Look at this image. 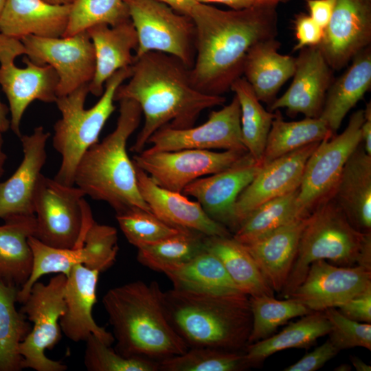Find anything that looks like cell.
Returning <instances> with one entry per match:
<instances>
[{"label":"cell","instance_id":"cell-37","mask_svg":"<svg viewBox=\"0 0 371 371\" xmlns=\"http://www.w3.org/2000/svg\"><path fill=\"white\" fill-rule=\"evenodd\" d=\"M230 91L234 93L240 109L242 139L252 157L261 161L275 113L266 111L244 77L237 78Z\"/></svg>","mask_w":371,"mask_h":371},{"label":"cell","instance_id":"cell-36","mask_svg":"<svg viewBox=\"0 0 371 371\" xmlns=\"http://www.w3.org/2000/svg\"><path fill=\"white\" fill-rule=\"evenodd\" d=\"M19 290L0 282V371L23 369L19 346L32 327L25 315L16 308Z\"/></svg>","mask_w":371,"mask_h":371},{"label":"cell","instance_id":"cell-22","mask_svg":"<svg viewBox=\"0 0 371 371\" xmlns=\"http://www.w3.org/2000/svg\"><path fill=\"white\" fill-rule=\"evenodd\" d=\"M49 137L42 126L35 128L30 135H21L23 159L12 176L0 182V218L34 215V197L47 160Z\"/></svg>","mask_w":371,"mask_h":371},{"label":"cell","instance_id":"cell-15","mask_svg":"<svg viewBox=\"0 0 371 371\" xmlns=\"http://www.w3.org/2000/svg\"><path fill=\"white\" fill-rule=\"evenodd\" d=\"M25 54L36 65L52 66L58 76L57 97L89 84L95 70V54L87 30L66 37L29 35L21 39Z\"/></svg>","mask_w":371,"mask_h":371},{"label":"cell","instance_id":"cell-43","mask_svg":"<svg viewBox=\"0 0 371 371\" xmlns=\"http://www.w3.org/2000/svg\"><path fill=\"white\" fill-rule=\"evenodd\" d=\"M115 217L128 241L137 248L158 242L183 229L170 225L151 212L140 208L117 213Z\"/></svg>","mask_w":371,"mask_h":371},{"label":"cell","instance_id":"cell-16","mask_svg":"<svg viewBox=\"0 0 371 371\" xmlns=\"http://www.w3.org/2000/svg\"><path fill=\"white\" fill-rule=\"evenodd\" d=\"M147 144L153 150L172 151L182 149L247 152L240 129V109L234 95L231 102L212 111L203 124L183 129L163 127L155 132Z\"/></svg>","mask_w":371,"mask_h":371},{"label":"cell","instance_id":"cell-34","mask_svg":"<svg viewBox=\"0 0 371 371\" xmlns=\"http://www.w3.org/2000/svg\"><path fill=\"white\" fill-rule=\"evenodd\" d=\"M165 274L177 289L214 294L244 293L232 280L220 260L205 249Z\"/></svg>","mask_w":371,"mask_h":371},{"label":"cell","instance_id":"cell-48","mask_svg":"<svg viewBox=\"0 0 371 371\" xmlns=\"http://www.w3.org/2000/svg\"><path fill=\"white\" fill-rule=\"evenodd\" d=\"M346 317L359 322H371V286L338 307Z\"/></svg>","mask_w":371,"mask_h":371},{"label":"cell","instance_id":"cell-51","mask_svg":"<svg viewBox=\"0 0 371 371\" xmlns=\"http://www.w3.org/2000/svg\"><path fill=\"white\" fill-rule=\"evenodd\" d=\"M364 110V121L361 127V144L366 153L371 155V104H366Z\"/></svg>","mask_w":371,"mask_h":371},{"label":"cell","instance_id":"cell-3","mask_svg":"<svg viewBox=\"0 0 371 371\" xmlns=\"http://www.w3.org/2000/svg\"><path fill=\"white\" fill-rule=\"evenodd\" d=\"M102 304L121 355L159 361L189 348L169 320L157 282L135 280L110 289Z\"/></svg>","mask_w":371,"mask_h":371},{"label":"cell","instance_id":"cell-47","mask_svg":"<svg viewBox=\"0 0 371 371\" xmlns=\"http://www.w3.org/2000/svg\"><path fill=\"white\" fill-rule=\"evenodd\" d=\"M295 38L297 41L293 50L315 46L320 43L324 29L320 27L309 15L300 13L295 16L293 21Z\"/></svg>","mask_w":371,"mask_h":371},{"label":"cell","instance_id":"cell-1","mask_svg":"<svg viewBox=\"0 0 371 371\" xmlns=\"http://www.w3.org/2000/svg\"><path fill=\"white\" fill-rule=\"evenodd\" d=\"M190 16L195 27V58L190 69L194 87L223 95L243 76L245 57L256 43L276 38V6L225 10L196 2Z\"/></svg>","mask_w":371,"mask_h":371},{"label":"cell","instance_id":"cell-46","mask_svg":"<svg viewBox=\"0 0 371 371\" xmlns=\"http://www.w3.org/2000/svg\"><path fill=\"white\" fill-rule=\"evenodd\" d=\"M339 351L327 339L324 343L306 353L299 361L285 368L284 371H315L320 369Z\"/></svg>","mask_w":371,"mask_h":371},{"label":"cell","instance_id":"cell-53","mask_svg":"<svg viewBox=\"0 0 371 371\" xmlns=\"http://www.w3.org/2000/svg\"><path fill=\"white\" fill-rule=\"evenodd\" d=\"M9 107L0 100V133L6 132L10 127V120L8 118Z\"/></svg>","mask_w":371,"mask_h":371},{"label":"cell","instance_id":"cell-55","mask_svg":"<svg viewBox=\"0 0 371 371\" xmlns=\"http://www.w3.org/2000/svg\"><path fill=\"white\" fill-rule=\"evenodd\" d=\"M3 144L2 133H0V179L4 173V165L7 159V155L3 150Z\"/></svg>","mask_w":371,"mask_h":371},{"label":"cell","instance_id":"cell-12","mask_svg":"<svg viewBox=\"0 0 371 371\" xmlns=\"http://www.w3.org/2000/svg\"><path fill=\"white\" fill-rule=\"evenodd\" d=\"M34 256L31 276L18 291L17 302L22 304L32 285L44 275L63 273L67 277L76 265L97 270H107L115 262L118 252L117 233L115 227L95 221L89 227L83 243L72 248L58 249L47 246L34 236L29 238Z\"/></svg>","mask_w":371,"mask_h":371},{"label":"cell","instance_id":"cell-38","mask_svg":"<svg viewBox=\"0 0 371 371\" xmlns=\"http://www.w3.org/2000/svg\"><path fill=\"white\" fill-rule=\"evenodd\" d=\"M205 236L196 231L182 229L158 242L137 247V259L142 265L165 273L204 250Z\"/></svg>","mask_w":371,"mask_h":371},{"label":"cell","instance_id":"cell-31","mask_svg":"<svg viewBox=\"0 0 371 371\" xmlns=\"http://www.w3.org/2000/svg\"><path fill=\"white\" fill-rule=\"evenodd\" d=\"M352 64L330 86L319 117L335 135L345 116L371 87L370 46L352 60Z\"/></svg>","mask_w":371,"mask_h":371},{"label":"cell","instance_id":"cell-2","mask_svg":"<svg viewBox=\"0 0 371 371\" xmlns=\"http://www.w3.org/2000/svg\"><path fill=\"white\" fill-rule=\"evenodd\" d=\"M130 99L139 105L144 125L131 150H144L151 135L163 127L183 129L194 125L205 109L221 106L223 95L205 94L196 89L190 68L177 58L149 52L137 58L128 81L116 89L114 100Z\"/></svg>","mask_w":371,"mask_h":371},{"label":"cell","instance_id":"cell-10","mask_svg":"<svg viewBox=\"0 0 371 371\" xmlns=\"http://www.w3.org/2000/svg\"><path fill=\"white\" fill-rule=\"evenodd\" d=\"M136 30L137 58L149 52L173 56L190 69L195 58V27L192 18L159 0H124Z\"/></svg>","mask_w":371,"mask_h":371},{"label":"cell","instance_id":"cell-24","mask_svg":"<svg viewBox=\"0 0 371 371\" xmlns=\"http://www.w3.org/2000/svg\"><path fill=\"white\" fill-rule=\"evenodd\" d=\"M100 272L82 265L74 266L67 277L65 312L60 318L62 333L74 342L85 341L91 335L108 346L115 341L113 334L95 322L92 310L97 302Z\"/></svg>","mask_w":371,"mask_h":371},{"label":"cell","instance_id":"cell-58","mask_svg":"<svg viewBox=\"0 0 371 371\" xmlns=\"http://www.w3.org/2000/svg\"><path fill=\"white\" fill-rule=\"evenodd\" d=\"M6 2V0H0V15L2 12V10L4 8L5 3Z\"/></svg>","mask_w":371,"mask_h":371},{"label":"cell","instance_id":"cell-17","mask_svg":"<svg viewBox=\"0 0 371 371\" xmlns=\"http://www.w3.org/2000/svg\"><path fill=\"white\" fill-rule=\"evenodd\" d=\"M370 286V269L360 265L338 266L319 260L310 265L303 282L289 297L312 311H324L337 308Z\"/></svg>","mask_w":371,"mask_h":371},{"label":"cell","instance_id":"cell-21","mask_svg":"<svg viewBox=\"0 0 371 371\" xmlns=\"http://www.w3.org/2000/svg\"><path fill=\"white\" fill-rule=\"evenodd\" d=\"M293 77L288 89L269 106L270 111L286 109L290 115L319 117L333 75L317 45L300 49Z\"/></svg>","mask_w":371,"mask_h":371},{"label":"cell","instance_id":"cell-29","mask_svg":"<svg viewBox=\"0 0 371 371\" xmlns=\"http://www.w3.org/2000/svg\"><path fill=\"white\" fill-rule=\"evenodd\" d=\"M280 45L276 38L256 43L247 52L243 66V77L258 99L269 106L295 71V58L280 54Z\"/></svg>","mask_w":371,"mask_h":371},{"label":"cell","instance_id":"cell-23","mask_svg":"<svg viewBox=\"0 0 371 371\" xmlns=\"http://www.w3.org/2000/svg\"><path fill=\"white\" fill-rule=\"evenodd\" d=\"M135 167L140 194L151 212L161 221L207 236H232L229 230L210 218L198 201L159 186L145 172Z\"/></svg>","mask_w":371,"mask_h":371},{"label":"cell","instance_id":"cell-44","mask_svg":"<svg viewBox=\"0 0 371 371\" xmlns=\"http://www.w3.org/2000/svg\"><path fill=\"white\" fill-rule=\"evenodd\" d=\"M84 364L89 371H157L159 361L142 357H124L91 335L85 341Z\"/></svg>","mask_w":371,"mask_h":371},{"label":"cell","instance_id":"cell-50","mask_svg":"<svg viewBox=\"0 0 371 371\" xmlns=\"http://www.w3.org/2000/svg\"><path fill=\"white\" fill-rule=\"evenodd\" d=\"M202 3H220L225 5L232 10H238L262 5L277 6L280 3H286L290 0H194Z\"/></svg>","mask_w":371,"mask_h":371},{"label":"cell","instance_id":"cell-30","mask_svg":"<svg viewBox=\"0 0 371 371\" xmlns=\"http://www.w3.org/2000/svg\"><path fill=\"white\" fill-rule=\"evenodd\" d=\"M0 225V282L19 289L30 278L34 264L29 238L34 236V215H16Z\"/></svg>","mask_w":371,"mask_h":371},{"label":"cell","instance_id":"cell-52","mask_svg":"<svg viewBox=\"0 0 371 371\" xmlns=\"http://www.w3.org/2000/svg\"><path fill=\"white\" fill-rule=\"evenodd\" d=\"M162 1L179 13L190 16L191 10L196 3L194 0H159Z\"/></svg>","mask_w":371,"mask_h":371},{"label":"cell","instance_id":"cell-32","mask_svg":"<svg viewBox=\"0 0 371 371\" xmlns=\"http://www.w3.org/2000/svg\"><path fill=\"white\" fill-rule=\"evenodd\" d=\"M205 249L221 262L229 276L249 297L273 295L255 260L244 245L232 236H205Z\"/></svg>","mask_w":371,"mask_h":371},{"label":"cell","instance_id":"cell-49","mask_svg":"<svg viewBox=\"0 0 371 371\" xmlns=\"http://www.w3.org/2000/svg\"><path fill=\"white\" fill-rule=\"evenodd\" d=\"M305 1L309 16L324 29L331 18L335 0H305Z\"/></svg>","mask_w":371,"mask_h":371},{"label":"cell","instance_id":"cell-7","mask_svg":"<svg viewBox=\"0 0 371 371\" xmlns=\"http://www.w3.org/2000/svg\"><path fill=\"white\" fill-rule=\"evenodd\" d=\"M132 72L133 66L115 72L106 81L99 100L88 109H85V104L89 93V84L57 98L55 103L61 117L54 124L52 144L61 156V162L55 180L65 185H74V173L79 160L98 142L101 131L115 109V91L130 78Z\"/></svg>","mask_w":371,"mask_h":371},{"label":"cell","instance_id":"cell-27","mask_svg":"<svg viewBox=\"0 0 371 371\" xmlns=\"http://www.w3.org/2000/svg\"><path fill=\"white\" fill-rule=\"evenodd\" d=\"M71 5H53L43 0H6L0 15V33L14 38L33 35L63 37Z\"/></svg>","mask_w":371,"mask_h":371},{"label":"cell","instance_id":"cell-5","mask_svg":"<svg viewBox=\"0 0 371 371\" xmlns=\"http://www.w3.org/2000/svg\"><path fill=\"white\" fill-rule=\"evenodd\" d=\"M169 320L188 348L240 351L252 324L249 297L172 288L164 291Z\"/></svg>","mask_w":371,"mask_h":371},{"label":"cell","instance_id":"cell-28","mask_svg":"<svg viewBox=\"0 0 371 371\" xmlns=\"http://www.w3.org/2000/svg\"><path fill=\"white\" fill-rule=\"evenodd\" d=\"M332 199L352 225L371 232V155L361 143L347 160Z\"/></svg>","mask_w":371,"mask_h":371},{"label":"cell","instance_id":"cell-33","mask_svg":"<svg viewBox=\"0 0 371 371\" xmlns=\"http://www.w3.org/2000/svg\"><path fill=\"white\" fill-rule=\"evenodd\" d=\"M331 330L324 311H313L291 323L277 334L246 346L249 366L258 365L269 356L289 348H308Z\"/></svg>","mask_w":371,"mask_h":371},{"label":"cell","instance_id":"cell-14","mask_svg":"<svg viewBox=\"0 0 371 371\" xmlns=\"http://www.w3.org/2000/svg\"><path fill=\"white\" fill-rule=\"evenodd\" d=\"M247 153L200 149L161 151L148 148L137 153L133 161L159 186L182 192L191 182L227 168Z\"/></svg>","mask_w":371,"mask_h":371},{"label":"cell","instance_id":"cell-26","mask_svg":"<svg viewBox=\"0 0 371 371\" xmlns=\"http://www.w3.org/2000/svg\"><path fill=\"white\" fill-rule=\"evenodd\" d=\"M309 215L298 218L247 244H243L258 265L270 287L280 293L295 260Z\"/></svg>","mask_w":371,"mask_h":371},{"label":"cell","instance_id":"cell-40","mask_svg":"<svg viewBox=\"0 0 371 371\" xmlns=\"http://www.w3.org/2000/svg\"><path fill=\"white\" fill-rule=\"evenodd\" d=\"M249 300L252 324L247 345L271 336L291 319L313 312L291 297L278 300L274 295H262L249 297Z\"/></svg>","mask_w":371,"mask_h":371},{"label":"cell","instance_id":"cell-57","mask_svg":"<svg viewBox=\"0 0 371 371\" xmlns=\"http://www.w3.org/2000/svg\"><path fill=\"white\" fill-rule=\"evenodd\" d=\"M350 366L347 363L341 364L335 368V370L336 371H350Z\"/></svg>","mask_w":371,"mask_h":371},{"label":"cell","instance_id":"cell-20","mask_svg":"<svg viewBox=\"0 0 371 371\" xmlns=\"http://www.w3.org/2000/svg\"><path fill=\"white\" fill-rule=\"evenodd\" d=\"M319 142L300 148L263 165L235 202L234 214L237 229L260 205L299 188L306 161Z\"/></svg>","mask_w":371,"mask_h":371},{"label":"cell","instance_id":"cell-18","mask_svg":"<svg viewBox=\"0 0 371 371\" xmlns=\"http://www.w3.org/2000/svg\"><path fill=\"white\" fill-rule=\"evenodd\" d=\"M262 166L247 152L227 168L191 182L181 193L194 197L210 218L235 232V202Z\"/></svg>","mask_w":371,"mask_h":371},{"label":"cell","instance_id":"cell-45","mask_svg":"<svg viewBox=\"0 0 371 371\" xmlns=\"http://www.w3.org/2000/svg\"><path fill=\"white\" fill-rule=\"evenodd\" d=\"M331 324L329 340L339 350L355 347L371 350V324L351 319L337 308L324 311Z\"/></svg>","mask_w":371,"mask_h":371},{"label":"cell","instance_id":"cell-35","mask_svg":"<svg viewBox=\"0 0 371 371\" xmlns=\"http://www.w3.org/2000/svg\"><path fill=\"white\" fill-rule=\"evenodd\" d=\"M265 150L263 165L300 148L333 136L327 123L321 117H306L284 121L279 109L275 110Z\"/></svg>","mask_w":371,"mask_h":371},{"label":"cell","instance_id":"cell-41","mask_svg":"<svg viewBox=\"0 0 371 371\" xmlns=\"http://www.w3.org/2000/svg\"><path fill=\"white\" fill-rule=\"evenodd\" d=\"M159 367L161 371H238L249 366L245 352L196 347L159 361Z\"/></svg>","mask_w":371,"mask_h":371},{"label":"cell","instance_id":"cell-56","mask_svg":"<svg viewBox=\"0 0 371 371\" xmlns=\"http://www.w3.org/2000/svg\"><path fill=\"white\" fill-rule=\"evenodd\" d=\"M43 1L53 5H71L76 0H43Z\"/></svg>","mask_w":371,"mask_h":371},{"label":"cell","instance_id":"cell-13","mask_svg":"<svg viewBox=\"0 0 371 371\" xmlns=\"http://www.w3.org/2000/svg\"><path fill=\"white\" fill-rule=\"evenodd\" d=\"M21 54H25L21 41L0 33V85L9 103L10 128L19 137L21 119L28 106L36 100L55 103L59 80L52 66L36 65L27 57L23 59L25 67L16 66L14 60Z\"/></svg>","mask_w":371,"mask_h":371},{"label":"cell","instance_id":"cell-19","mask_svg":"<svg viewBox=\"0 0 371 371\" xmlns=\"http://www.w3.org/2000/svg\"><path fill=\"white\" fill-rule=\"evenodd\" d=\"M371 42V0H335L317 47L333 70L345 67Z\"/></svg>","mask_w":371,"mask_h":371},{"label":"cell","instance_id":"cell-6","mask_svg":"<svg viewBox=\"0 0 371 371\" xmlns=\"http://www.w3.org/2000/svg\"><path fill=\"white\" fill-rule=\"evenodd\" d=\"M319 260L371 269V232H362L352 225L332 198L309 215L282 295L289 297L303 282L310 265Z\"/></svg>","mask_w":371,"mask_h":371},{"label":"cell","instance_id":"cell-25","mask_svg":"<svg viewBox=\"0 0 371 371\" xmlns=\"http://www.w3.org/2000/svg\"><path fill=\"white\" fill-rule=\"evenodd\" d=\"M95 54V70L89 83V93L101 96L106 81L117 70L131 67L136 58L138 38L128 19L115 26L98 24L87 30Z\"/></svg>","mask_w":371,"mask_h":371},{"label":"cell","instance_id":"cell-42","mask_svg":"<svg viewBox=\"0 0 371 371\" xmlns=\"http://www.w3.org/2000/svg\"><path fill=\"white\" fill-rule=\"evenodd\" d=\"M130 19L124 0H76L71 4L69 22L63 37L98 24L115 26Z\"/></svg>","mask_w":371,"mask_h":371},{"label":"cell","instance_id":"cell-9","mask_svg":"<svg viewBox=\"0 0 371 371\" xmlns=\"http://www.w3.org/2000/svg\"><path fill=\"white\" fill-rule=\"evenodd\" d=\"M67 276L56 273L45 284L38 280L22 303L21 311L33 323L29 334L19 346L23 369L36 371H65L67 366L45 355L61 339L60 318L65 312V289Z\"/></svg>","mask_w":371,"mask_h":371},{"label":"cell","instance_id":"cell-4","mask_svg":"<svg viewBox=\"0 0 371 371\" xmlns=\"http://www.w3.org/2000/svg\"><path fill=\"white\" fill-rule=\"evenodd\" d=\"M118 102L115 128L82 155L74 185L86 196L107 203L116 214L132 208L151 212L140 194L135 167L126 151L127 141L139 126L142 112L133 100Z\"/></svg>","mask_w":371,"mask_h":371},{"label":"cell","instance_id":"cell-8","mask_svg":"<svg viewBox=\"0 0 371 371\" xmlns=\"http://www.w3.org/2000/svg\"><path fill=\"white\" fill-rule=\"evenodd\" d=\"M85 196L76 186L63 184L42 174L34 197V237L47 246L58 249L82 244L94 221Z\"/></svg>","mask_w":371,"mask_h":371},{"label":"cell","instance_id":"cell-11","mask_svg":"<svg viewBox=\"0 0 371 371\" xmlns=\"http://www.w3.org/2000/svg\"><path fill=\"white\" fill-rule=\"evenodd\" d=\"M363 121V109L354 112L344 131L322 139L308 159L297 196L302 216L332 198L347 160L361 144Z\"/></svg>","mask_w":371,"mask_h":371},{"label":"cell","instance_id":"cell-39","mask_svg":"<svg viewBox=\"0 0 371 371\" xmlns=\"http://www.w3.org/2000/svg\"><path fill=\"white\" fill-rule=\"evenodd\" d=\"M299 188L268 201L251 212L232 236L241 244H247L286 225L304 217L298 203Z\"/></svg>","mask_w":371,"mask_h":371},{"label":"cell","instance_id":"cell-54","mask_svg":"<svg viewBox=\"0 0 371 371\" xmlns=\"http://www.w3.org/2000/svg\"><path fill=\"white\" fill-rule=\"evenodd\" d=\"M350 361L357 371H370L371 366L356 356H350Z\"/></svg>","mask_w":371,"mask_h":371}]
</instances>
